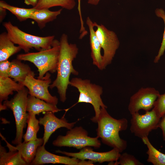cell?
<instances>
[{
    "label": "cell",
    "mask_w": 165,
    "mask_h": 165,
    "mask_svg": "<svg viewBox=\"0 0 165 165\" xmlns=\"http://www.w3.org/2000/svg\"><path fill=\"white\" fill-rule=\"evenodd\" d=\"M60 45L57 76L49 87L51 89L57 88L60 100L64 103L66 99V92L69 85L70 75H77L79 74L72 65V62L77 56L79 49L75 44L69 43L68 35L65 34H63L61 37Z\"/></svg>",
    "instance_id": "cell-1"
},
{
    "label": "cell",
    "mask_w": 165,
    "mask_h": 165,
    "mask_svg": "<svg viewBox=\"0 0 165 165\" xmlns=\"http://www.w3.org/2000/svg\"><path fill=\"white\" fill-rule=\"evenodd\" d=\"M128 122L125 118L119 119L113 118L106 108H101L97 123V137L101 139L103 143L122 152L127 148V141L120 137L119 133L127 129Z\"/></svg>",
    "instance_id": "cell-2"
},
{
    "label": "cell",
    "mask_w": 165,
    "mask_h": 165,
    "mask_svg": "<svg viewBox=\"0 0 165 165\" xmlns=\"http://www.w3.org/2000/svg\"><path fill=\"white\" fill-rule=\"evenodd\" d=\"M60 50V41L54 39L51 48L37 52L19 54L16 58L33 63L39 72L37 78L42 79L48 72L54 73L57 71Z\"/></svg>",
    "instance_id": "cell-3"
},
{
    "label": "cell",
    "mask_w": 165,
    "mask_h": 165,
    "mask_svg": "<svg viewBox=\"0 0 165 165\" xmlns=\"http://www.w3.org/2000/svg\"><path fill=\"white\" fill-rule=\"evenodd\" d=\"M69 85L76 88L79 92L78 100L76 104L80 103H89L93 106L95 116L91 118L92 121L97 123L101 108H107L101 97L103 92L101 86L91 83L90 80L79 78H72Z\"/></svg>",
    "instance_id": "cell-4"
},
{
    "label": "cell",
    "mask_w": 165,
    "mask_h": 165,
    "mask_svg": "<svg viewBox=\"0 0 165 165\" xmlns=\"http://www.w3.org/2000/svg\"><path fill=\"white\" fill-rule=\"evenodd\" d=\"M3 25L10 40L25 53H28L31 49L35 48L39 51L52 47L54 35L42 37L30 34L13 25L10 21L4 22Z\"/></svg>",
    "instance_id": "cell-5"
},
{
    "label": "cell",
    "mask_w": 165,
    "mask_h": 165,
    "mask_svg": "<svg viewBox=\"0 0 165 165\" xmlns=\"http://www.w3.org/2000/svg\"><path fill=\"white\" fill-rule=\"evenodd\" d=\"M28 90L25 86L17 92L10 100L4 101L3 104L4 110L7 108L12 111L14 117L16 126V134L13 144L17 145L22 142L24 129L27 123L28 113L27 106Z\"/></svg>",
    "instance_id": "cell-6"
},
{
    "label": "cell",
    "mask_w": 165,
    "mask_h": 165,
    "mask_svg": "<svg viewBox=\"0 0 165 165\" xmlns=\"http://www.w3.org/2000/svg\"><path fill=\"white\" fill-rule=\"evenodd\" d=\"M98 138L89 136L86 130L81 126L76 127L67 131L65 136H58L52 144L56 147H73L80 150L87 147L98 148L101 145Z\"/></svg>",
    "instance_id": "cell-7"
},
{
    "label": "cell",
    "mask_w": 165,
    "mask_h": 165,
    "mask_svg": "<svg viewBox=\"0 0 165 165\" xmlns=\"http://www.w3.org/2000/svg\"><path fill=\"white\" fill-rule=\"evenodd\" d=\"M96 35L103 50L101 70L110 64L120 45L119 41L116 33L108 29L104 25L94 22Z\"/></svg>",
    "instance_id": "cell-8"
},
{
    "label": "cell",
    "mask_w": 165,
    "mask_h": 165,
    "mask_svg": "<svg viewBox=\"0 0 165 165\" xmlns=\"http://www.w3.org/2000/svg\"><path fill=\"white\" fill-rule=\"evenodd\" d=\"M131 115L130 130L136 136L141 139L148 137L151 131L158 128L161 118L153 109L144 114L137 112Z\"/></svg>",
    "instance_id": "cell-9"
},
{
    "label": "cell",
    "mask_w": 165,
    "mask_h": 165,
    "mask_svg": "<svg viewBox=\"0 0 165 165\" xmlns=\"http://www.w3.org/2000/svg\"><path fill=\"white\" fill-rule=\"evenodd\" d=\"M50 76L48 72L42 79H36L34 76L30 75L20 83L27 88L29 95L47 103L57 105L58 98L56 96L52 95L48 89L51 82Z\"/></svg>",
    "instance_id": "cell-10"
},
{
    "label": "cell",
    "mask_w": 165,
    "mask_h": 165,
    "mask_svg": "<svg viewBox=\"0 0 165 165\" xmlns=\"http://www.w3.org/2000/svg\"><path fill=\"white\" fill-rule=\"evenodd\" d=\"M160 95L154 87H142L130 98L128 109L131 115L138 112L141 109L146 112L153 108L154 103Z\"/></svg>",
    "instance_id": "cell-11"
},
{
    "label": "cell",
    "mask_w": 165,
    "mask_h": 165,
    "mask_svg": "<svg viewBox=\"0 0 165 165\" xmlns=\"http://www.w3.org/2000/svg\"><path fill=\"white\" fill-rule=\"evenodd\" d=\"M45 146L38 148L35 157L31 165H39L47 163L62 164L67 165H92L94 162L90 160H81L76 158L62 156L52 153L47 151Z\"/></svg>",
    "instance_id": "cell-12"
},
{
    "label": "cell",
    "mask_w": 165,
    "mask_h": 165,
    "mask_svg": "<svg viewBox=\"0 0 165 165\" xmlns=\"http://www.w3.org/2000/svg\"><path fill=\"white\" fill-rule=\"evenodd\" d=\"M56 152L79 160H88L94 163H99L118 161L121 155L119 151L115 148L108 152H98L94 151L92 148L89 147L81 149L78 152H68L60 150H56Z\"/></svg>",
    "instance_id": "cell-13"
},
{
    "label": "cell",
    "mask_w": 165,
    "mask_h": 165,
    "mask_svg": "<svg viewBox=\"0 0 165 165\" xmlns=\"http://www.w3.org/2000/svg\"><path fill=\"white\" fill-rule=\"evenodd\" d=\"M39 123L42 125L44 128V133L43 137V143L45 146L52 135L57 129L66 128L69 130L73 128L77 121L69 123L63 117L59 119L51 112H45L44 116L39 119Z\"/></svg>",
    "instance_id": "cell-14"
},
{
    "label": "cell",
    "mask_w": 165,
    "mask_h": 165,
    "mask_svg": "<svg viewBox=\"0 0 165 165\" xmlns=\"http://www.w3.org/2000/svg\"><path fill=\"white\" fill-rule=\"evenodd\" d=\"M86 24L88 26L90 32V42L91 50V56L93 64L99 69L101 70L102 55L101 54V46L94 31V22L90 18L87 17Z\"/></svg>",
    "instance_id": "cell-15"
},
{
    "label": "cell",
    "mask_w": 165,
    "mask_h": 165,
    "mask_svg": "<svg viewBox=\"0 0 165 165\" xmlns=\"http://www.w3.org/2000/svg\"><path fill=\"white\" fill-rule=\"evenodd\" d=\"M43 138H38L35 140L22 142L16 145L15 148L20 152L27 165L30 164L35 157L38 148L43 145Z\"/></svg>",
    "instance_id": "cell-16"
},
{
    "label": "cell",
    "mask_w": 165,
    "mask_h": 165,
    "mask_svg": "<svg viewBox=\"0 0 165 165\" xmlns=\"http://www.w3.org/2000/svg\"><path fill=\"white\" fill-rule=\"evenodd\" d=\"M61 110L56 105L47 103L30 95L28 96L27 106L28 113L36 115L44 112H51L54 113Z\"/></svg>",
    "instance_id": "cell-17"
},
{
    "label": "cell",
    "mask_w": 165,
    "mask_h": 165,
    "mask_svg": "<svg viewBox=\"0 0 165 165\" xmlns=\"http://www.w3.org/2000/svg\"><path fill=\"white\" fill-rule=\"evenodd\" d=\"M17 59L11 62L9 76L15 81L21 83L28 75L35 76V74L28 65L23 63Z\"/></svg>",
    "instance_id": "cell-18"
},
{
    "label": "cell",
    "mask_w": 165,
    "mask_h": 165,
    "mask_svg": "<svg viewBox=\"0 0 165 165\" xmlns=\"http://www.w3.org/2000/svg\"><path fill=\"white\" fill-rule=\"evenodd\" d=\"M9 149L7 152L4 147L0 145V165H27L23 159L20 152L7 142Z\"/></svg>",
    "instance_id": "cell-19"
},
{
    "label": "cell",
    "mask_w": 165,
    "mask_h": 165,
    "mask_svg": "<svg viewBox=\"0 0 165 165\" xmlns=\"http://www.w3.org/2000/svg\"><path fill=\"white\" fill-rule=\"evenodd\" d=\"M24 87L9 77L0 76V106L2 105V101L8 100L9 95H12L13 91L17 92Z\"/></svg>",
    "instance_id": "cell-20"
},
{
    "label": "cell",
    "mask_w": 165,
    "mask_h": 165,
    "mask_svg": "<svg viewBox=\"0 0 165 165\" xmlns=\"http://www.w3.org/2000/svg\"><path fill=\"white\" fill-rule=\"evenodd\" d=\"M62 10L61 9L53 11L50 10L48 9H35L31 13L30 19L35 20L39 28L42 29L45 27L47 23L56 19L61 13Z\"/></svg>",
    "instance_id": "cell-21"
},
{
    "label": "cell",
    "mask_w": 165,
    "mask_h": 165,
    "mask_svg": "<svg viewBox=\"0 0 165 165\" xmlns=\"http://www.w3.org/2000/svg\"><path fill=\"white\" fill-rule=\"evenodd\" d=\"M10 39L7 33L4 32L0 35V62L8 60L10 57L19 52L21 47L15 46Z\"/></svg>",
    "instance_id": "cell-22"
},
{
    "label": "cell",
    "mask_w": 165,
    "mask_h": 165,
    "mask_svg": "<svg viewBox=\"0 0 165 165\" xmlns=\"http://www.w3.org/2000/svg\"><path fill=\"white\" fill-rule=\"evenodd\" d=\"M141 139L148 148L146 152L148 155L147 161L154 165H165V154L155 148L150 143L148 137Z\"/></svg>",
    "instance_id": "cell-23"
},
{
    "label": "cell",
    "mask_w": 165,
    "mask_h": 165,
    "mask_svg": "<svg viewBox=\"0 0 165 165\" xmlns=\"http://www.w3.org/2000/svg\"><path fill=\"white\" fill-rule=\"evenodd\" d=\"M76 4L75 0H38L36 5L33 8L39 9H49L52 7L60 6L63 8L70 10L75 7Z\"/></svg>",
    "instance_id": "cell-24"
},
{
    "label": "cell",
    "mask_w": 165,
    "mask_h": 165,
    "mask_svg": "<svg viewBox=\"0 0 165 165\" xmlns=\"http://www.w3.org/2000/svg\"><path fill=\"white\" fill-rule=\"evenodd\" d=\"M28 113L27 130L23 137L24 142L37 139V134L40 128L39 120L36 119V115Z\"/></svg>",
    "instance_id": "cell-25"
},
{
    "label": "cell",
    "mask_w": 165,
    "mask_h": 165,
    "mask_svg": "<svg viewBox=\"0 0 165 165\" xmlns=\"http://www.w3.org/2000/svg\"><path fill=\"white\" fill-rule=\"evenodd\" d=\"M0 7L9 11L20 21L30 19L31 13L35 9L33 8L26 9L15 7L8 4L3 1H0Z\"/></svg>",
    "instance_id": "cell-26"
},
{
    "label": "cell",
    "mask_w": 165,
    "mask_h": 165,
    "mask_svg": "<svg viewBox=\"0 0 165 165\" xmlns=\"http://www.w3.org/2000/svg\"><path fill=\"white\" fill-rule=\"evenodd\" d=\"M119 161L111 162L109 163L112 165H143L133 155L125 152L121 154L119 160Z\"/></svg>",
    "instance_id": "cell-27"
},
{
    "label": "cell",
    "mask_w": 165,
    "mask_h": 165,
    "mask_svg": "<svg viewBox=\"0 0 165 165\" xmlns=\"http://www.w3.org/2000/svg\"><path fill=\"white\" fill-rule=\"evenodd\" d=\"M155 13L157 16L163 20L164 24V30L161 46L158 53L155 57L153 61L155 63H157L159 62L165 51V12L162 8H157L155 10Z\"/></svg>",
    "instance_id": "cell-28"
},
{
    "label": "cell",
    "mask_w": 165,
    "mask_h": 165,
    "mask_svg": "<svg viewBox=\"0 0 165 165\" xmlns=\"http://www.w3.org/2000/svg\"><path fill=\"white\" fill-rule=\"evenodd\" d=\"M152 109L160 118L165 114V93L159 95L155 102Z\"/></svg>",
    "instance_id": "cell-29"
},
{
    "label": "cell",
    "mask_w": 165,
    "mask_h": 165,
    "mask_svg": "<svg viewBox=\"0 0 165 165\" xmlns=\"http://www.w3.org/2000/svg\"><path fill=\"white\" fill-rule=\"evenodd\" d=\"M11 62L8 60L0 62V76L8 77L10 68Z\"/></svg>",
    "instance_id": "cell-30"
},
{
    "label": "cell",
    "mask_w": 165,
    "mask_h": 165,
    "mask_svg": "<svg viewBox=\"0 0 165 165\" xmlns=\"http://www.w3.org/2000/svg\"><path fill=\"white\" fill-rule=\"evenodd\" d=\"M158 127L162 130L163 134V138L165 141V114L161 118L158 124Z\"/></svg>",
    "instance_id": "cell-31"
},
{
    "label": "cell",
    "mask_w": 165,
    "mask_h": 165,
    "mask_svg": "<svg viewBox=\"0 0 165 165\" xmlns=\"http://www.w3.org/2000/svg\"><path fill=\"white\" fill-rule=\"evenodd\" d=\"M38 0H24V3L28 5H31L35 7L38 2Z\"/></svg>",
    "instance_id": "cell-32"
},
{
    "label": "cell",
    "mask_w": 165,
    "mask_h": 165,
    "mask_svg": "<svg viewBox=\"0 0 165 165\" xmlns=\"http://www.w3.org/2000/svg\"><path fill=\"white\" fill-rule=\"evenodd\" d=\"M6 9L0 7V21L2 22L6 15Z\"/></svg>",
    "instance_id": "cell-33"
},
{
    "label": "cell",
    "mask_w": 165,
    "mask_h": 165,
    "mask_svg": "<svg viewBox=\"0 0 165 165\" xmlns=\"http://www.w3.org/2000/svg\"><path fill=\"white\" fill-rule=\"evenodd\" d=\"M101 0H88L87 3L89 4L93 5H97Z\"/></svg>",
    "instance_id": "cell-34"
},
{
    "label": "cell",
    "mask_w": 165,
    "mask_h": 165,
    "mask_svg": "<svg viewBox=\"0 0 165 165\" xmlns=\"http://www.w3.org/2000/svg\"><path fill=\"white\" fill-rule=\"evenodd\" d=\"M78 8L80 9V2L79 0H78Z\"/></svg>",
    "instance_id": "cell-35"
},
{
    "label": "cell",
    "mask_w": 165,
    "mask_h": 165,
    "mask_svg": "<svg viewBox=\"0 0 165 165\" xmlns=\"http://www.w3.org/2000/svg\"><path fill=\"white\" fill-rule=\"evenodd\" d=\"M80 1H81V0H79V1H80Z\"/></svg>",
    "instance_id": "cell-36"
}]
</instances>
